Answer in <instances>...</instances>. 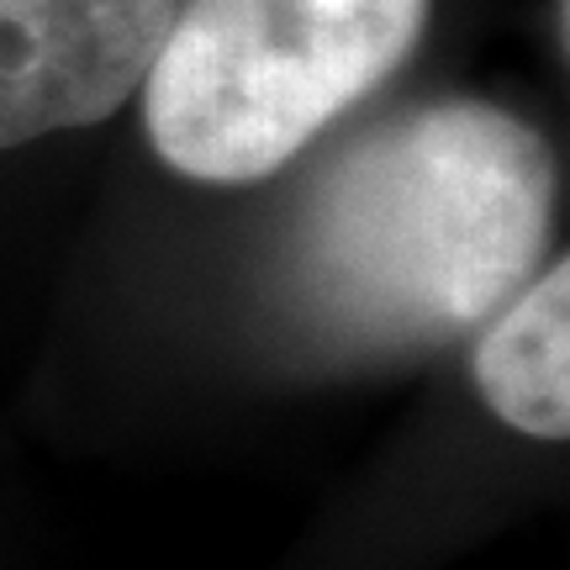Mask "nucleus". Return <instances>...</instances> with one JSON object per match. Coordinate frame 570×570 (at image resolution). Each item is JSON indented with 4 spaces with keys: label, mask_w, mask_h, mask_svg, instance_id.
I'll list each match as a JSON object with an SVG mask.
<instances>
[{
    "label": "nucleus",
    "mask_w": 570,
    "mask_h": 570,
    "mask_svg": "<svg viewBox=\"0 0 570 570\" xmlns=\"http://www.w3.org/2000/svg\"><path fill=\"white\" fill-rule=\"evenodd\" d=\"M433 0H175L142 127L175 175L254 185L417 53Z\"/></svg>",
    "instance_id": "nucleus-2"
},
{
    "label": "nucleus",
    "mask_w": 570,
    "mask_h": 570,
    "mask_svg": "<svg viewBox=\"0 0 570 570\" xmlns=\"http://www.w3.org/2000/svg\"><path fill=\"white\" fill-rule=\"evenodd\" d=\"M169 17L175 0H0V154L117 117Z\"/></svg>",
    "instance_id": "nucleus-3"
},
{
    "label": "nucleus",
    "mask_w": 570,
    "mask_h": 570,
    "mask_svg": "<svg viewBox=\"0 0 570 570\" xmlns=\"http://www.w3.org/2000/svg\"><path fill=\"white\" fill-rule=\"evenodd\" d=\"M475 386L487 407L529 439L570 433V265L554 259L487 323L475 344Z\"/></svg>",
    "instance_id": "nucleus-4"
},
{
    "label": "nucleus",
    "mask_w": 570,
    "mask_h": 570,
    "mask_svg": "<svg viewBox=\"0 0 570 570\" xmlns=\"http://www.w3.org/2000/svg\"><path fill=\"white\" fill-rule=\"evenodd\" d=\"M554 154L508 106L444 96L327 154L285 233V291L338 354H417L491 323L544 269Z\"/></svg>",
    "instance_id": "nucleus-1"
}]
</instances>
